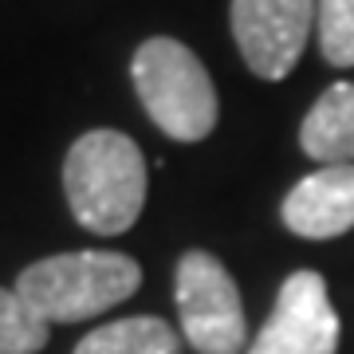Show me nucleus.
Masks as SVG:
<instances>
[{
    "mask_svg": "<svg viewBox=\"0 0 354 354\" xmlns=\"http://www.w3.org/2000/svg\"><path fill=\"white\" fill-rule=\"evenodd\" d=\"M64 189L79 225L118 236L134 228L146 205V158L127 134L91 130L67 150Z\"/></svg>",
    "mask_w": 354,
    "mask_h": 354,
    "instance_id": "nucleus-1",
    "label": "nucleus"
},
{
    "mask_svg": "<svg viewBox=\"0 0 354 354\" xmlns=\"http://www.w3.org/2000/svg\"><path fill=\"white\" fill-rule=\"evenodd\" d=\"M142 283V268L122 252H59L28 264L16 279V295L44 323H79L130 299Z\"/></svg>",
    "mask_w": 354,
    "mask_h": 354,
    "instance_id": "nucleus-2",
    "label": "nucleus"
},
{
    "mask_svg": "<svg viewBox=\"0 0 354 354\" xmlns=\"http://www.w3.org/2000/svg\"><path fill=\"white\" fill-rule=\"evenodd\" d=\"M134 91H138L153 127L177 142H201L216 127V87L205 64L181 39L153 36L134 51Z\"/></svg>",
    "mask_w": 354,
    "mask_h": 354,
    "instance_id": "nucleus-3",
    "label": "nucleus"
},
{
    "mask_svg": "<svg viewBox=\"0 0 354 354\" xmlns=\"http://www.w3.org/2000/svg\"><path fill=\"white\" fill-rule=\"evenodd\" d=\"M177 311L197 354H241L248 342L236 279L216 256L193 248L177 260Z\"/></svg>",
    "mask_w": 354,
    "mask_h": 354,
    "instance_id": "nucleus-4",
    "label": "nucleus"
},
{
    "mask_svg": "<svg viewBox=\"0 0 354 354\" xmlns=\"http://www.w3.org/2000/svg\"><path fill=\"white\" fill-rule=\"evenodd\" d=\"M315 24V0H232V36L248 71L288 79Z\"/></svg>",
    "mask_w": 354,
    "mask_h": 354,
    "instance_id": "nucleus-5",
    "label": "nucleus"
},
{
    "mask_svg": "<svg viewBox=\"0 0 354 354\" xmlns=\"http://www.w3.org/2000/svg\"><path fill=\"white\" fill-rule=\"evenodd\" d=\"M339 351V315L330 307L327 279L304 268L291 272L279 288L276 311L252 339L248 354H335Z\"/></svg>",
    "mask_w": 354,
    "mask_h": 354,
    "instance_id": "nucleus-6",
    "label": "nucleus"
},
{
    "mask_svg": "<svg viewBox=\"0 0 354 354\" xmlns=\"http://www.w3.org/2000/svg\"><path fill=\"white\" fill-rule=\"evenodd\" d=\"M283 225L304 241H330L354 228V165H323L283 197Z\"/></svg>",
    "mask_w": 354,
    "mask_h": 354,
    "instance_id": "nucleus-7",
    "label": "nucleus"
},
{
    "mask_svg": "<svg viewBox=\"0 0 354 354\" xmlns=\"http://www.w3.org/2000/svg\"><path fill=\"white\" fill-rule=\"evenodd\" d=\"M299 146L327 165H354V83H335L307 111Z\"/></svg>",
    "mask_w": 354,
    "mask_h": 354,
    "instance_id": "nucleus-8",
    "label": "nucleus"
},
{
    "mask_svg": "<svg viewBox=\"0 0 354 354\" xmlns=\"http://www.w3.org/2000/svg\"><path fill=\"white\" fill-rule=\"evenodd\" d=\"M75 354H181L177 330L158 315H130L91 330Z\"/></svg>",
    "mask_w": 354,
    "mask_h": 354,
    "instance_id": "nucleus-9",
    "label": "nucleus"
},
{
    "mask_svg": "<svg viewBox=\"0 0 354 354\" xmlns=\"http://www.w3.org/2000/svg\"><path fill=\"white\" fill-rule=\"evenodd\" d=\"M48 342V323L16 295L0 288V354H36Z\"/></svg>",
    "mask_w": 354,
    "mask_h": 354,
    "instance_id": "nucleus-10",
    "label": "nucleus"
},
{
    "mask_svg": "<svg viewBox=\"0 0 354 354\" xmlns=\"http://www.w3.org/2000/svg\"><path fill=\"white\" fill-rule=\"evenodd\" d=\"M319 51L330 67H354V0H315Z\"/></svg>",
    "mask_w": 354,
    "mask_h": 354,
    "instance_id": "nucleus-11",
    "label": "nucleus"
}]
</instances>
